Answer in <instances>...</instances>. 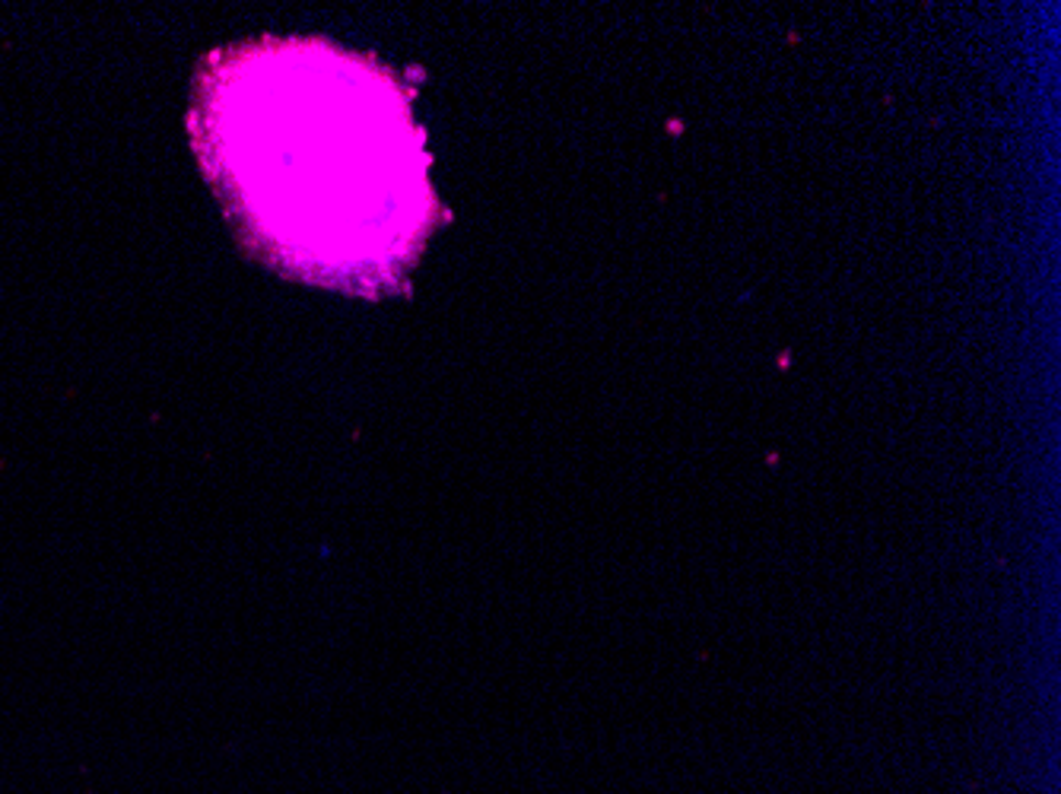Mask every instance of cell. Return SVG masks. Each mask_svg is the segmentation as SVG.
<instances>
[{"label":"cell","instance_id":"obj_1","mask_svg":"<svg viewBox=\"0 0 1061 794\" xmlns=\"http://www.w3.org/2000/svg\"><path fill=\"white\" fill-rule=\"evenodd\" d=\"M195 141L248 239L306 277L385 284L432 227L430 156L407 92L328 42L217 52L201 70Z\"/></svg>","mask_w":1061,"mask_h":794}]
</instances>
